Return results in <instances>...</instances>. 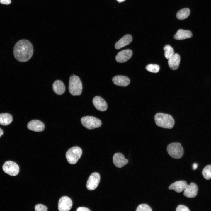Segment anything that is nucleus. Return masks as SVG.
I'll use <instances>...</instances> for the list:
<instances>
[{"label":"nucleus","mask_w":211,"mask_h":211,"mask_svg":"<svg viewBox=\"0 0 211 211\" xmlns=\"http://www.w3.org/2000/svg\"><path fill=\"white\" fill-rule=\"evenodd\" d=\"M52 88L54 92L58 95L63 94L65 91L64 84L60 80H57L54 82L52 84Z\"/></svg>","instance_id":"nucleus-19"},{"label":"nucleus","mask_w":211,"mask_h":211,"mask_svg":"<svg viewBox=\"0 0 211 211\" xmlns=\"http://www.w3.org/2000/svg\"><path fill=\"white\" fill-rule=\"evenodd\" d=\"M188 185L184 181H176L171 184L169 187V190H173L177 193H180L183 191Z\"/></svg>","instance_id":"nucleus-16"},{"label":"nucleus","mask_w":211,"mask_h":211,"mask_svg":"<svg viewBox=\"0 0 211 211\" xmlns=\"http://www.w3.org/2000/svg\"><path fill=\"white\" fill-rule=\"evenodd\" d=\"M184 190L183 194L185 196L193 198L195 197L197 194L198 188L195 184L191 183L187 186Z\"/></svg>","instance_id":"nucleus-11"},{"label":"nucleus","mask_w":211,"mask_h":211,"mask_svg":"<svg viewBox=\"0 0 211 211\" xmlns=\"http://www.w3.org/2000/svg\"><path fill=\"white\" fill-rule=\"evenodd\" d=\"M90 210L88 208L83 207H80L78 208L77 211H90Z\"/></svg>","instance_id":"nucleus-30"},{"label":"nucleus","mask_w":211,"mask_h":211,"mask_svg":"<svg viewBox=\"0 0 211 211\" xmlns=\"http://www.w3.org/2000/svg\"><path fill=\"white\" fill-rule=\"evenodd\" d=\"M118 2H121L124 1L125 0H116Z\"/></svg>","instance_id":"nucleus-33"},{"label":"nucleus","mask_w":211,"mask_h":211,"mask_svg":"<svg viewBox=\"0 0 211 211\" xmlns=\"http://www.w3.org/2000/svg\"><path fill=\"white\" fill-rule=\"evenodd\" d=\"M132 55V51L130 49L123 50L118 52L115 57L116 61L119 63H123L127 61L131 57Z\"/></svg>","instance_id":"nucleus-10"},{"label":"nucleus","mask_w":211,"mask_h":211,"mask_svg":"<svg viewBox=\"0 0 211 211\" xmlns=\"http://www.w3.org/2000/svg\"><path fill=\"white\" fill-rule=\"evenodd\" d=\"M93 103L95 108L98 110L105 111L107 109L108 106L106 101L99 96L95 97L93 100Z\"/></svg>","instance_id":"nucleus-13"},{"label":"nucleus","mask_w":211,"mask_h":211,"mask_svg":"<svg viewBox=\"0 0 211 211\" xmlns=\"http://www.w3.org/2000/svg\"><path fill=\"white\" fill-rule=\"evenodd\" d=\"M190 13V11L189 8H184L178 12L176 14V17L179 20L184 19L189 16Z\"/></svg>","instance_id":"nucleus-22"},{"label":"nucleus","mask_w":211,"mask_h":211,"mask_svg":"<svg viewBox=\"0 0 211 211\" xmlns=\"http://www.w3.org/2000/svg\"><path fill=\"white\" fill-rule=\"evenodd\" d=\"M35 210L36 211H47V208L44 205L38 204L35 206Z\"/></svg>","instance_id":"nucleus-27"},{"label":"nucleus","mask_w":211,"mask_h":211,"mask_svg":"<svg viewBox=\"0 0 211 211\" xmlns=\"http://www.w3.org/2000/svg\"><path fill=\"white\" fill-rule=\"evenodd\" d=\"M3 134V131L0 128V137H1V135H2Z\"/></svg>","instance_id":"nucleus-32"},{"label":"nucleus","mask_w":211,"mask_h":211,"mask_svg":"<svg viewBox=\"0 0 211 211\" xmlns=\"http://www.w3.org/2000/svg\"><path fill=\"white\" fill-rule=\"evenodd\" d=\"M164 55L167 59H169L174 54L173 48L169 45H166L164 47Z\"/></svg>","instance_id":"nucleus-23"},{"label":"nucleus","mask_w":211,"mask_h":211,"mask_svg":"<svg viewBox=\"0 0 211 211\" xmlns=\"http://www.w3.org/2000/svg\"><path fill=\"white\" fill-rule=\"evenodd\" d=\"M33 52L32 44L26 40H21L17 42L13 50L15 58L21 62H25L29 60L32 56Z\"/></svg>","instance_id":"nucleus-1"},{"label":"nucleus","mask_w":211,"mask_h":211,"mask_svg":"<svg viewBox=\"0 0 211 211\" xmlns=\"http://www.w3.org/2000/svg\"><path fill=\"white\" fill-rule=\"evenodd\" d=\"M82 154V150L81 148L77 146H74L70 148L67 151L66 157L69 164H74L80 158Z\"/></svg>","instance_id":"nucleus-5"},{"label":"nucleus","mask_w":211,"mask_h":211,"mask_svg":"<svg viewBox=\"0 0 211 211\" xmlns=\"http://www.w3.org/2000/svg\"><path fill=\"white\" fill-rule=\"evenodd\" d=\"M72 205V201L67 196H63L59 200L58 204V209L60 211H68Z\"/></svg>","instance_id":"nucleus-9"},{"label":"nucleus","mask_w":211,"mask_h":211,"mask_svg":"<svg viewBox=\"0 0 211 211\" xmlns=\"http://www.w3.org/2000/svg\"><path fill=\"white\" fill-rule=\"evenodd\" d=\"M146 69L149 72L156 73L159 72L160 67L157 64H149L146 66Z\"/></svg>","instance_id":"nucleus-25"},{"label":"nucleus","mask_w":211,"mask_h":211,"mask_svg":"<svg viewBox=\"0 0 211 211\" xmlns=\"http://www.w3.org/2000/svg\"><path fill=\"white\" fill-rule=\"evenodd\" d=\"M180 61V57L177 54H174L168 59V65L170 68L173 70L177 69L178 67Z\"/></svg>","instance_id":"nucleus-17"},{"label":"nucleus","mask_w":211,"mask_h":211,"mask_svg":"<svg viewBox=\"0 0 211 211\" xmlns=\"http://www.w3.org/2000/svg\"><path fill=\"white\" fill-rule=\"evenodd\" d=\"M167 151L168 154L173 158L180 159L184 154L183 149L180 143L174 142L170 144L167 146Z\"/></svg>","instance_id":"nucleus-4"},{"label":"nucleus","mask_w":211,"mask_h":211,"mask_svg":"<svg viewBox=\"0 0 211 211\" xmlns=\"http://www.w3.org/2000/svg\"><path fill=\"white\" fill-rule=\"evenodd\" d=\"M154 119L156 125L163 128L171 129L175 124L174 120L171 115L161 113H157L155 115Z\"/></svg>","instance_id":"nucleus-2"},{"label":"nucleus","mask_w":211,"mask_h":211,"mask_svg":"<svg viewBox=\"0 0 211 211\" xmlns=\"http://www.w3.org/2000/svg\"><path fill=\"white\" fill-rule=\"evenodd\" d=\"M136 211H151V208L147 205L142 204L139 205L137 207Z\"/></svg>","instance_id":"nucleus-26"},{"label":"nucleus","mask_w":211,"mask_h":211,"mask_svg":"<svg viewBox=\"0 0 211 211\" xmlns=\"http://www.w3.org/2000/svg\"><path fill=\"white\" fill-rule=\"evenodd\" d=\"M113 161L114 165L119 168L123 167L128 162V160L125 159L123 155L120 153H116L114 155Z\"/></svg>","instance_id":"nucleus-14"},{"label":"nucleus","mask_w":211,"mask_h":211,"mask_svg":"<svg viewBox=\"0 0 211 211\" xmlns=\"http://www.w3.org/2000/svg\"><path fill=\"white\" fill-rule=\"evenodd\" d=\"M2 168L5 173L11 176H16L19 171L18 165L16 163L11 161L6 162L3 164Z\"/></svg>","instance_id":"nucleus-7"},{"label":"nucleus","mask_w":211,"mask_h":211,"mask_svg":"<svg viewBox=\"0 0 211 211\" xmlns=\"http://www.w3.org/2000/svg\"><path fill=\"white\" fill-rule=\"evenodd\" d=\"M192 36L191 32L189 31L183 29H179L174 36L176 40H182L191 38Z\"/></svg>","instance_id":"nucleus-20"},{"label":"nucleus","mask_w":211,"mask_h":211,"mask_svg":"<svg viewBox=\"0 0 211 211\" xmlns=\"http://www.w3.org/2000/svg\"><path fill=\"white\" fill-rule=\"evenodd\" d=\"M81 121L84 127L89 130L99 127L102 124L99 119L92 116L83 117L81 119Z\"/></svg>","instance_id":"nucleus-6"},{"label":"nucleus","mask_w":211,"mask_h":211,"mask_svg":"<svg viewBox=\"0 0 211 211\" xmlns=\"http://www.w3.org/2000/svg\"><path fill=\"white\" fill-rule=\"evenodd\" d=\"M132 38L131 35H126L121 38L115 43V49H119L128 45L132 41Z\"/></svg>","instance_id":"nucleus-18"},{"label":"nucleus","mask_w":211,"mask_h":211,"mask_svg":"<svg viewBox=\"0 0 211 211\" xmlns=\"http://www.w3.org/2000/svg\"><path fill=\"white\" fill-rule=\"evenodd\" d=\"M197 164L196 163H194L193 165V170L195 169L197 167Z\"/></svg>","instance_id":"nucleus-31"},{"label":"nucleus","mask_w":211,"mask_h":211,"mask_svg":"<svg viewBox=\"0 0 211 211\" xmlns=\"http://www.w3.org/2000/svg\"><path fill=\"white\" fill-rule=\"evenodd\" d=\"M13 120L12 116L8 113L0 114V124L6 126L10 124Z\"/></svg>","instance_id":"nucleus-21"},{"label":"nucleus","mask_w":211,"mask_h":211,"mask_svg":"<svg viewBox=\"0 0 211 211\" xmlns=\"http://www.w3.org/2000/svg\"><path fill=\"white\" fill-rule=\"evenodd\" d=\"M112 80L115 84L121 86H127L130 82L128 77L122 75L116 76L113 78Z\"/></svg>","instance_id":"nucleus-15"},{"label":"nucleus","mask_w":211,"mask_h":211,"mask_svg":"<svg viewBox=\"0 0 211 211\" xmlns=\"http://www.w3.org/2000/svg\"><path fill=\"white\" fill-rule=\"evenodd\" d=\"M176 211H189L188 208L185 205H179L177 207Z\"/></svg>","instance_id":"nucleus-28"},{"label":"nucleus","mask_w":211,"mask_h":211,"mask_svg":"<svg viewBox=\"0 0 211 211\" xmlns=\"http://www.w3.org/2000/svg\"><path fill=\"white\" fill-rule=\"evenodd\" d=\"M82 90V84L79 77L74 74L71 75L69 85V91L70 94L73 96L80 95Z\"/></svg>","instance_id":"nucleus-3"},{"label":"nucleus","mask_w":211,"mask_h":211,"mask_svg":"<svg viewBox=\"0 0 211 211\" xmlns=\"http://www.w3.org/2000/svg\"><path fill=\"white\" fill-rule=\"evenodd\" d=\"M27 127L31 130L36 132H41L44 130L45 125L41 121L34 120L29 122L27 125Z\"/></svg>","instance_id":"nucleus-12"},{"label":"nucleus","mask_w":211,"mask_h":211,"mask_svg":"<svg viewBox=\"0 0 211 211\" xmlns=\"http://www.w3.org/2000/svg\"><path fill=\"white\" fill-rule=\"evenodd\" d=\"M202 174L205 179H211V165H208L205 167L202 171Z\"/></svg>","instance_id":"nucleus-24"},{"label":"nucleus","mask_w":211,"mask_h":211,"mask_svg":"<svg viewBox=\"0 0 211 211\" xmlns=\"http://www.w3.org/2000/svg\"><path fill=\"white\" fill-rule=\"evenodd\" d=\"M100 180V176L97 173H92L89 177L86 184L87 189L90 190H95L98 186Z\"/></svg>","instance_id":"nucleus-8"},{"label":"nucleus","mask_w":211,"mask_h":211,"mask_svg":"<svg viewBox=\"0 0 211 211\" xmlns=\"http://www.w3.org/2000/svg\"><path fill=\"white\" fill-rule=\"evenodd\" d=\"M11 2V0H0V3L3 4H9Z\"/></svg>","instance_id":"nucleus-29"}]
</instances>
